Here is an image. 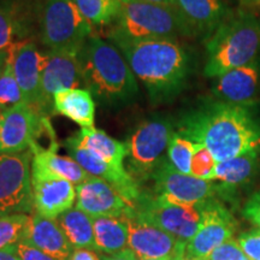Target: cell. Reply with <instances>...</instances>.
<instances>
[{
  "instance_id": "6da1fadb",
  "label": "cell",
  "mask_w": 260,
  "mask_h": 260,
  "mask_svg": "<svg viewBox=\"0 0 260 260\" xmlns=\"http://www.w3.org/2000/svg\"><path fill=\"white\" fill-rule=\"evenodd\" d=\"M177 133L204 145L217 162L260 151V124L245 106L205 103L181 119Z\"/></svg>"
},
{
  "instance_id": "7a4b0ae2",
  "label": "cell",
  "mask_w": 260,
  "mask_h": 260,
  "mask_svg": "<svg viewBox=\"0 0 260 260\" xmlns=\"http://www.w3.org/2000/svg\"><path fill=\"white\" fill-rule=\"evenodd\" d=\"M112 41L152 99L164 102L180 92L188 75V57L174 39Z\"/></svg>"
},
{
  "instance_id": "3957f363",
  "label": "cell",
  "mask_w": 260,
  "mask_h": 260,
  "mask_svg": "<svg viewBox=\"0 0 260 260\" xmlns=\"http://www.w3.org/2000/svg\"><path fill=\"white\" fill-rule=\"evenodd\" d=\"M81 79L90 93L106 102H125L138 93V83L116 46L90 35L77 54Z\"/></svg>"
},
{
  "instance_id": "277c9868",
  "label": "cell",
  "mask_w": 260,
  "mask_h": 260,
  "mask_svg": "<svg viewBox=\"0 0 260 260\" xmlns=\"http://www.w3.org/2000/svg\"><path fill=\"white\" fill-rule=\"evenodd\" d=\"M260 50V18L247 11L225 17L210 35L204 74L219 77L228 71L255 61Z\"/></svg>"
},
{
  "instance_id": "5b68a950",
  "label": "cell",
  "mask_w": 260,
  "mask_h": 260,
  "mask_svg": "<svg viewBox=\"0 0 260 260\" xmlns=\"http://www.w3.org/2000/svg\"><path fill=\"white\" fill-rule=\"evenodd\" d=\"M111 40H147L174 39L178 35H190L180 11L172 6L130 0L122 3L118 15L112 22Z\"/></svg>"
},
{
  "instance_id": "8992f818",
  "label": "cell",
  "mask_w": 260,
  "mask_h": 260,
  "mask_svg": "<svg viewBox=\"0 0 260 260\" xmlns=\"http://www.w3.org/2000/svg\"><path fill=\"white\" fill-rule=\"evenodd\" d=\"M90 35L92 24L73 0H46L41 15L40 37L48 50L79 54Z\"/></svg>"
},
{
  "instance_id": "52a82bcc",
  "label": "cell",
  "mask_w": 260,
  "mask_h": 260,
  "mask_svg": "<svg viewBox=\"0 0 260 260\" xmlns=\"http://www.w3.org/2000/svg\"><path fill=\"white\" fill-rule=\"evenodd\" d=\"M135 211L146 222L183 242H188L195 235L201 220V204L178 203L144 191L135 203Z\"/></svg>"
},
{
  "instance_id": "ba28073f",
  "label": "cell",
  "mask_w": 260,
  "mask_h": 260,
  "mask_svg": "<svg viewBox=\"0 0 260 260\" xmlns=\"http://www.w3.org/2000/svg\"><path fill=\"white\" fill-rule=\"evenodd\" d=\"M31 149L0 153V217L34 212Z\"/></svg>"
},
{
  "instance_id": "9c48e42d",
  "label": "cell",
  "mask_w": 260,
  "mask_h": 260,
  "mask_svg": "<svg viewBox=\"0 0 260 260\" xmlns=\"http://www.w3.org/2000/svg\"><path fill=\"white\" fill-rule=\"evenodd\" d=\"M172 126L162 119H149L138 125L126 140L128 171L134 180L145 181L152 176L154 169L168 149Z\"/></svg>"
},
{
  "instance_id": "30bf717a",
  "label": "cell",
  "mask_w": 260,
  "mask_h": 260,
  "mask_svg": "<svg viewBox=\"0 0 260 260\" xmlns=\"http://www.w3.org/2000/svg\"><path fill=\"white\" fill-rule=\"evenodd\" d=\"M151 177L154 181L155 194L183 204L199 205L213 199L214 195L230 190V188L222 183L216 184L213 181H205L191 175L182 174L165 158L157 165Z\"/></svg>"
},
{
  "instance_id": "8fae6325",
  "label": "cell",
  "mask_w": 260,
  "mask_h": 260,
  "mask_svg": "<svg viewBox=\"0 0 260 260\" xmlns=\"http://www.w3.org/2000/svg\"><path fill=\"white\" fill-rule=\"evenodd\" d=\"M237 223L230 211L217 199L201 204V220L198 232L186 246V258H209L217 247L230 240Z\"/></svg>"
},
{
  "instance_id": "7c38bea8",
  "label": "cell",
  "mask_w": 260,
  "mask_h": 260,
  "mask_svg": "<svg viewBox=\"0 0 260 260\" xmlns=\"http://www.w3.org/2000/svg\"><path fill=\"white\" fill-rule=\"evenodd\" d=\"M124 218L128 224V248L135 253L139 260H178L186 254L187 242L180 241L171 234L146 222L135 210Z\"/></svg>"
},
{
  "instance_id": "4fadbf2b",
  "label": "cell",
  "mask_w": 260,
  "mask_h": 260,
  "mask_svg": "<svg viewBox=\"0 0 260 260\" xmlns=\"http://www.w3.org/2000/svg\"><path fill=\"white\" fill-rule=\"evenodd\" d=\"M31 190L38 214L57 219L76 203V186L31 161Z\"/></svg>"
},
{
  "instance_id": "5bb4252c",
  "label": "cell",
  "mask_w": 260,
  "mask_h": 260,
  "mask_svg": "<svg viewBox=\"0 0 260 260\" xmlns=\"http://www.w3.org/2000/svg\"><path fill=\"white\" fill-rule=\"evenodd\" d=\"M45 117L27 103H19L0 115V153H19L30 149L44 126Z\"/></svg>"
},
{
  "instance_id": "9a60e30c",
  "label": "cell",
  "mask_w": 260,
  "mask_h": 260,
  "mask_svg": "<svg viewBox=\"0 0 260 260\" xmlns=\"http://www.w3.org/2000/svg\"><path fill=\"white\" fill-rule=\"evenodd\" d=\"M76 209L92 218L126 217L135 210L134 205L102 178L92 176L76 186Z\"/></svg>"
},
{
  "instance_id": "2e32d148",
  "label": "cell",
  "mask_w": 260,
  "mask_h": 260,
  "mask_svg": "<svg viewBox=\"0 0 260 260\" xmlns=\"http://www.w3.org/2000/svg\"><path fill=\"white\" fill-rule=\"evenodd\" d=\"M12 68L24 102L42 117H46L42 107V71L46 63V53H41L34 44H19L12 52Z\"/></svg>"
},
{
  "instance_id": "e0dca14e",
  "label": "cell",
  "mask_w": 260,
  "mask_h": 260,
  "mask_svg": "<svg viewBox=\"0 0 260 260\" xmlns=\"http://www.w3.org/2000/svg\"><path fill=\"white\" fill-rule=\"evenodd\" d=\"M82 84L77 54L48 51L42 71V107L44 113L53 109V95L63 89L79 88Z\"/></svg>"
},
{
  "instance_id": "ac0fdd59",
  "label": "cell",
  "mask_w": 260,
  "mask_h": 260,
  "mask_svg": "<svg viewBox=\"0 0 260 260\" xmlns=\"http://www.w3.org/2000/svg\"><path fill=\"white\" fill-rule=\"evenodd\" d=\"M65 147L68 149L69 157L79 162L89 175L106 181L123 198H125L130 204L135 206V203L139 200L142 191L139 188L138 182L124 168H118L116 165L110 164L92 152L77 147L67 141H65Z\"/></svg>"
},
{
  "instance_id": "d6986e66",
  "label": "cell",
  "mask_w": 260,
  "mask_h": 260,
  "mask_svg": "<svg viewBox=\"0 0 260 260\" xmlns=\"http://www.w3.org/2000/svg\"><path fill=\"white\" fill-rule=\"evenodd\" d=\"M259 82V65L253 61L217 77L213 90L220 102L247 107L256 100Z\"/></svg>"
},
{
  "instance_id": "ffe728a7",
  "label": "cell",
  "mask_w": 260,
  "mask_h": 260,
  "mask_svg": "<svg viewBox=\"0 0 260 260\" xmlns=\"http://www.w3.org/2000/svg\"><path fill=\"white\" fill-rule=\"evenodd\" d=\"M23 241L57 260H69L75 249L57 219L46 218L38 213H31Z\"/></svg>"
},
{
  "instance_id": "44dd1931",
  "label": "cell",
  "mask_w": 260,
  "mask_h": 260,
  "mask_svg": "<svg viewBox=\"0 0 260 260\" xmlns=\"http://www.w3.org/2000/svg\"><path fill=\"white\" fill-rule=\"evenodd\" d=\"M176 9L191 34L210 37L226 17V9L220 0H176Z\"/></svg>"
},
{
  "instance_id": "7402d4cb",
  "label": "cell",
  "mask_w": 260,
  "mask_h": 260,
  "mask_svg": "<svg viewBox=\"0 0 260 260\" xmlns=\"http://www.w3.org/2000/svg\"><path fill=\"white\" fill-rule=\"evenodd\" d=\"M67 142L92 152L110 164L118 168H124L123 161L128 155L126 142H121L111 138L104 130L96 129L94 126L93 128H81L76 134L70 136Z\"/></svg>"
},
{
  "instance_id": "603a6c76",
  "label": "cell",
  "mask_w": 260,
  "mask_h": 260,
  "mask_svg": "<svg viewBox=\"0 0 260 260\" xmlns=\"http://www.w3.org/2000/svg\"><path fill=\"white\" fill-rule=\"evenodd\" d=\"M53 111L67 117L81 128H93L95 122V103L86 88L63 89L53 95Z\"/></svg>"
},
{
  "instance_id": "cb8c5ba5",
  "label": "cell",
  "mask_w": 260,
  "mask_h": 260,
  "mask_svg": "<svg viewBox=\"0 0 260 260\" xmlns=\"http://www.w3.org/2000/svg\"><path fill=\"white\" fill-rule=\"evenodd\" d=\"M30 149L32 152V162L56 176L70 181L75 186H79L90 177L88 172L73 158L58 154L56 145H52L50 148H42L35 142Z\"/></svg>"
},
{
  "instance_id": "d4e9b609",
  "label": "cell",
  "mask_w": 260,
  "mask_h": 260,
  "mask_svg": "<svg viewBox=\"0 0 260 260\" xmlns=\"http://www.w3.org/2000/svg\"><path fill=\"white\" fill-rule=\"evenodd\" d=\"M96 251L115 254L128 247V224L124 217L93 218Z\"/></svg>"
},
{
  "instance_id": "484cf974",
  "label": "cell",
  "mask_w": 260,
  "mask_h": 260,
  "mask_svg": "<svg viewBox=\"0 0 260 260\" xmlns=\"http://www.w3.org/2000/svg\"><path fill=\"white\" fill-rule=\"evenodd\" d=\"M260 151L247 152L239 157L217 162L213 181H219L228 188L246 183L254 176L259 165Z\"/></svg>"
},
{
  "instance_id": "4316f807",
  "label": "cell",
  "mask_w": 260,
  "mask_h": 260,
  "mask_svg": "<svg viewBox=\"0 0 260 260\" xmlns=\"http://www.w3.org/2000/svg\"><path fill=\"white\" fill-rule=\"evenodd\" d=\"M57 220L75 249L89 248L96 251L92 217L75 207L60 214Z\"/></svg>"
},
{
  "instance_id": "83f0119b",
  "label": "cell",
  "mask_w": 260,
  "mask_h": 260,
  "mask_svg": "<svg viewBox=\"0 0 260 260\" xmlns=\"http://www.w3.org/2000/svg\"><path fill=\"white\" fill-rule=\"evenodd\" d=\"M83 17L92 25L112 23L121 9L122 0H73Z\"/></svg>"
},
{
  "instance_id": "f1b7e54d",
  "label": "cell",
  "mask_w": 260,
  "mask_h": 260,
  "mask_svg": "<svg viewBox=\"0 0 260 260\" xmlns=\"http://www.w3.org/2000/svg\"><path fill=\"white\" fill-rule=\"evenodd\" d=\"M29 224L30 216L24 213L0 217V249L23 241Z\"/></svg>"
},
{
  "instance_id": "f546056e",
  "label": "cell",
  "mask_w": 260,
  "mask_h": 260,
  "mask_svg": "<svg viewBox=\"0 0 260 260\" xmlns=\"http://www.w3.org/2000/svg\"><path fill=\"white\" fill-rule=\"evenodd\" d=\"M194 142L183 138V136L175 132L172 134L170 142L168 146V159L171 165L182 174L190 175L191 158L194 154Z\"/></svg>"
},
{
  "instance_id": "4dcf8cb0",
  "label": "cell",
  "mask_w": 260,
  "mask_h": 260,
  "mask_svg": "<svg viewBox=\"0 0 260 260\" xmlns=\"http://www.w3.org/2000/svg\"><path fill=\"white\" fill-rule=\"evenodd\" d=\"M11 58L0 76V115H3L11 106L17 105L19 103H25L23 93L15 77Z\"/></svg>"
},
{
  "instance_id": "1f68e13d",
  "label": "cell",
  "mask_w": 260,
  "mask_h": 260,
  "mask_svg": "<svg viewBox=\"0 0 260 260\" xmlns=\"http://www.w3.org/2000/svg\"><path fill=\"white\" fill-rule=\"evenodd\" d=\"M194 154L191 158L190 175L205 181H213L217 160L204 145L194 144Z\"/></svg>"
},
{
  "instance_id": "d6a6232c",
  "label": "cell",
  "mask_w": 260,
  "mask_h": 260,
  "mask_svg": "<svg viewBox=\"0 0 260 260\" xmlns=\"http://www.w3.org/2000/svg\"><path fill=\"white\" fill-rule=\"evenodd\" d=\"M19 25L8 10L0 8V51H12L18 46Z\"/></svg>"
},
{
  "instance_id": "836d02e7",
  "label": "cell",
  "mask_w": 260,
  "mask_h": 260,
  "mask_svg": "<svg viewBox=\"0 0 260 260\" xmlns=\"http://www.w3.org/2000/svg\"><path fill=\"white\" fill-rule=\"evenodd\" d=\"M209 260H251L245 254L239 242L230 239L217 247L209 255Z\"/></svg>"
},
{
  "instance_id": "e575fe53",
  "label": "cell",
  "mask_w": 260,
  "mask_h": 260,
  "mask_svg": "<svg viewBox=\"0 0 260 260\" xmlns=\"http://www.w3.org/2000/svg\"><path fill=\"white\" fill-rule=\"evenodd\" d=\"M240 247L251 260H260V229H253L239 236Z\"/></svg>"
},
{
  "instance_id": "d590c367",
  "label": "cell",
  "mask_w": 260,
  "mask_h": 260,
  "mask_svg": "<svg viewBox=\"0 0 260 260\" xmlns=\"http://www.w3.org/2000/svg\"><path fill=\"white\" fill-rule=\"evenodd\" d=\"M14 248L19 260H57L53 256L46 254L45 252L38 249L37 247H32L24 241L16 243L14 245Z\"/></svg>"
},
{
  "instance_id": "8d00e7d4",
  "label": "cell",
  "mask_w": 260,
  "mask_h": 260,
  "mask_svg": "<svg viewBox=\"0 0 260 260\" xmlns=\"http://www.w3.org/2000/svg\"><path fill=\"white\" fill-rule=\"evenodd\" d=\"M242 213L246 219H248L249 222L260 229V191L249 197L245 207H243Z\"/></svg>"
},
{
  "instance_id": "74e56055",
  "label": "cell",
  "mask_w": 260,
  "mask_h": 260,
  "mask_svg": "<svg viewBox=\"0 0 260 260\" xmlns=\"http://www.w3.org/2000/svg\"><path fill=\"white\" fill-rule=\"evenodd\" d=\"M69 260H100V256L94 251H90V249L77 248L74 249Z\"/></svg>"
},
{
  "instance_id": "f35d334b",
  "label": "cell",
  "mask_w": 260,
  "mask_h": 260,
  "mask_svg": "<svg viewBox=\"0 0 260 260\" xmlns=\"http://www.w3.org/2000/svg\"><path fill=\"white\" fill-rule=\"evenodd\" d=\"M102 260H139L138 256L132 249L125 248L123 251L115 253V254H110V255H103Z\"/></svg>"
},
{
  "instance_id": "ab89813d",
  "label": "cell",
  "mask_w": 260,
  "mask_h": 260,
  "mask_svg": "<svg viewBox=\"0 0 260 260\" xmlns=\"http://www.w3.org/2000/svg\"><path fill=\"white\" fill-rule=\"evenodd\" d=\"M0 260H19L14 246H10L8 248L0 249Z\"/></svg>"
},
{
  "instance_id": "60d3db41",
  "label": "cell",
  "mask_w": 260,
  "mask_h": 260,
  "mask_svg": "<svg viewBox=\"0 0 260 260\" xmlns=\"http://www.w3.org/2000/svg\"><path fill=\"white\" fill-rule=\"evenodd\" d=\"M12 52H14V50L12 51H0V76H2L3 71H4L6 64H8V61L10 58H11V54Z\"/></svg>"
},
{
  "instance_id": "b9f144b4",
  "label": "cell",
  "mask_w": 260,
  "mask_h": 260,
  "mask_svg": "<svg viewBox=\"0 0 260 260\" xmlns=\"http://www.w3.org/2000/svg\"><path fill=\"white\" fill-rule=\"evenodd\" d=\"M145 2L153 3V4L172 6V8H176V0H145Z\"/></svg>"
},
{
  "instance_id": "7bdbcfd3",
  "label": "cell",
  "mask_w": 260,
  "mask_h": 260,
  "mask_svg": "<svg viewBox=\"0 0 260 260\" xmlns=\"http://www.w3.org/2000/svg\"><path fill=\"white\" fill-rule=\"evenodd\" d=\"M178 260H209V259L207 258H186V256H183V258H181Z\"/></svg>"
},
{
  "instance_id": "ee69618b",
  "label": "cell",
  "mask_w": 260,
  "mask_h": 260,
  "mask_svg": "<svg viewBox=\"0 0 260 260\" xmlns=\"http://www.w3.org/2000/svg\"><path fill=\"white\" fill-rule=\"evenodd\" d=\"M145 260H171V259H145Z\"/></svg>"
},
{
  "instance_id": "f6af8a7d",
  "label": "cell",
  "mask_w": 260,
  "mask_h": 260,
  "mask_svg": "<svg viewBox=\"0 0 260 260\" xmlns=\"http://www.w3.org/2000/svg\"><path fill=\"white\" fill-rule=\"evenodd\" d=\"M126 2H130V0H122V3H126Z\"/></svg>"
},
{
  "instance_id": "bcb514c9",
  "label": "cell",
  "mask_w": 260,
  "mask_h": 260,
  "mask_svg": "<svg viewBox=\"0 0 260 260\" xmlns=\"http://www.w3.org/2000/svg\"><path fill=\"white\" fill-rule=\"evenodd\" d=\"M258 3H259V4H260V0H258Z\"/></svg>"
}]
</instances>
